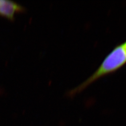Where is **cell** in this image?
Here are the masks:
<instances>
[{
	"instance_id": "3",
	"label": "cell",
	"mask_w": 126,
	"mask_h": 126,
	"mask_svg": "<svg viewBox=\"0 0 126 126\" xmlns=\"http://www.w3.org/2000/svg\"><path fill=\"white\" fill-rule=\"evenodd\" d=\"M125 44H126V41L125 42Z\"/></svg>"
},
{
	"instance_id": "1",
	"label": "cell",
	"mask_w": 126,
	"mask_h": 126,
	"mask_svg": "<svg viewBox=\"0 0 126 126\" xmlns=\"http://www.w3.org/2000/svg\"><path fill=\"white\" fill-rule=\"evenodd\" d=\"M126 64V45L124 43L114 47L92 75L76 87L70 90L67 94L68 96L74 97L81 93L100 78L117 72Z\"/></svg>"
},
{
	"instance_id": "2",
	"label": "cell",
	"mask_w": 126,
	"mask_h": 126,
	"mask_svg": "<svg viewBox=\"0 0 126 126\" xmlns=\"http://www.w3.org/2000/svg\"><path fill=\"white\" fill-rule=\"evenodd\" d=\"M25 11V8L13 1L0 0V15L10 19H13L14 15L17 12Z\"/></svg>"
}]
</instances>
